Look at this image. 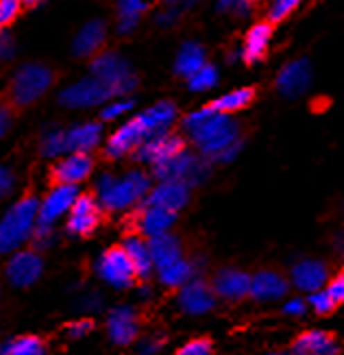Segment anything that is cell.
Masks as SVG:
<instances>
[{"instance_id":"ab89813d","label":"cell","mask_w":344,"mask_h":355,"mask_svg":"<svg viewBox=\"0 0 344 355\" xmlns=\"http://www.w3.org/2000/svg\"><path fill=\"white\" fill-rule=\"evenodd\" d=\"M13 114H15V107L5 96H0V137H3L11 129Z\"/></svg>"},{"instance_id":"d6986e66","label":"cell","mask_w":344,"mask_h":355,"mask_svg":"<svg viewBox=\"0 0 344 355\" xmlns=\"http://www.w3.org/2000/svg\"><path fill=\"white\" fill-rule=\"evenodd\" d=\"M137 148H139L137 150L139 157L157 164V162L172 159L175 155H179V153H183L185 142L179 135H153V137H148L146 144H139Z\"/></svg>"},{"instance_id":"4dcf8cb0","label":"cell","mask_w":344,"mask_h":355,"mask_svg":"<svg viewBox=\"0 0 344 355\" xmlns=\"http://www.w3.org/2000/svg\"><path fill=\"white\" fill-rule=\"evenodd\" d=\"M255 98V87H244V89H238V92H231V94H225L218 101H214L207 110L212 112H218V114H229V112H238V110H244L248 103H253Z\"/></svg>"},{"instance_id":"603a6c76","label":"cell","mask_w":344,"mask_h":355,"mask_svg":"<svg viewBox=\"0 0 344 355\" xmlns=\"http://www.w3.org/2000/svg\"><path fill=\"white\" fill-rule=\"evenodd\" d=\"M327 266L318 259H303L292 268V284L303 292L320 290L327 284Z\"/></svg>"},{"instance_id":"f6af8a7d","label":"cell","mask_w":344,"mask_h":355,"mask_svg":"<svg viewBox=\"0 0 344 355\" xmlns=\"http://www.w3.org/2000/svg\"><path fill=\"white\" fill-rule=\"evenodd\" d=\"M11 188H13V177H11V173L7 171V168L0 166V198L7 196L11 192Z\"/></svg>"},{"instance_id":"9a60e30c","label":"cell","mask_w":344,"mask_h":355,"mask_svg":"<svg viewBox=\"0 0 344 355\" xmlns=\"http://www.w3.org/2000/svg\"><path fill=\"white\" fill-rule=\"evenodd\" d=\"M177 220V211H168L162 207H148L144 205V209H139L133 216V227L137 234H142L146 238L166 234V231L175 225Z\"/></svg>"},{"instance_id":"f907efd6","label":"cell","mask_w":344,"mask_h":355,"mask_svg":"<svg viewBox=\"0 0 344 355\" xmlns=\"http://www.w3.org/2000/svg\"><path fill=\"white\" fill-rule=\"evenodd\" d=\"M266 355H286V353H277V351H275V353H266Z\"/></svg>"},{"instance_id":"f1b7e54d","label":"cell","mask_w":344,"mask_h":355,"mask_svg":"<svg viewBox=\"0 0 344 355\" xmlns=\"http://www.w3.org/2000/svg\"><path fill=\"white\" fill-rule=\"evenodd\" d=\"M270 35H273V24H268V22L255 24L251 31H248L246 44H244V57H246V61H257V59L264 57Z\"/></svg>"},{"instance_id":"52a82bcc","label":"cell","mask_w":344,"mask_h":355,"mask_svg":"<svg viewBox=\"0 0 344 355\" xmlns=\"http://www.w3.org/2000/svg\"><path fill=\"white\" fill-rule=\"evenodd\" d=\"M96 272L103 282H107L109 286L114 288H131L137 279L135 275V268L131 264L129 255L124 253L122 246H112V249H107L98 261H96Z\"/></svg>"},{"instance_id":"8d00e7d4","label":"cell","mask_w":344,"mask_h":355,"mask_svg":"<svg viewBox=\"0 0 344 355\" xmlns=\"http://www.w3.org/2000/svg\"><path fill=\"white\" fill-rule=\"evenodd\" d=\"M175 355H214V349H212V343L205 340V338H196V340L183 345Z\"/></svg>"},{"instance_id":"7bdbcfd3","label":"cell","mask_w":344,"mask_h":355,"mask_svg":"<svg viewBox=\"0 0 344 355\" xmlns=\"http://www.w3.org/2000/svg\"><path fill=\"white\" fill-rule=\"evenodd\" d=\"M92 331V320H76V322H70V325L66 327V334L70 338H74V340H79V338H85L87 334Z\"/></svg>"},{"instance_id":"1f68e13d","label":"cell","mask_w":344,"mask_h":355,"mask_svg":"<svg viewBox=\"0 0 344 355\" xmlns=\"http://www.w3.org/2000/svg\"><path fill=\"white\" fill-rule=\"evenodd\" d=\"M205 66V51L198 44H187L177 59V74L181 76H192L196 70Z\"/></svg>"},{"instance_id":"9c48e42d","label":"cell","mask_w":344,"mask_h":355,"mask_svg":"<svg viewBox=\"0 0 344 355\" xmlns=\"http://www.w3.org/2000/svg\"><path fill=\"white\" fill-rule=\"evenodd\" d=\"M44 270V261L35 251H18L7 264V279L15 288L33 286Z\"/></svg>"},{"instance_id":"f35d334b","label":"cell","mask_w":344,"mask_h":355,"mask_svg":"<svg viewBox=\"0 0 344 355\" xmlns=\"http://www.w3.org/2000/svg\"><path fill=\"white\" fill-rule=\"evenodd\" d=\"M164 345H166V338L164 336H146V338H142V343H139V355H157L162 349H164Z\"/></svg>"},{"instance_id":"ac0fdd59","label":"cell","mask_w":344,"mask_h":355,"mask_svg":"<svg viewBox=\"0 0 344 355\" xmlns=\"http://www.w3.org/2000/svg\"><path fill=\"white\" fill-rule=\"evenodd\" d=\"M286 292H288V282L275 270H261L251 277L248 297H253L255 301H261V303L277 301L281 297H286Z\"/></svg>"},{"instance_id":"f546056e","label":"cell","mask_w":344,"mask_h":355,"mask_svg":"<svg viewBox=\"0 0 344 355\" xmlns=\"http://www.w3.org/2000/svg\"><path fill=\"white\" fill-rule=\"evenodd\" d=\"M0 355H46V345L37 336H20L0 345Z\"/></svg>"},{"instance_id":"5b68a950","label":"cell","mask_w":344,"mask_h":355,"mask_svg":"<svg viewBox=\"0 0 344 355\" xmlns=\"http://www.w3.org/2000/svg\"><path fill=\"white\" fill-rule=\"evenodd\" d=\"M148 192V177L139 171L129 173L124 179L114 181L112 177H103L98 183V200L109 211L127 209Z\"/></svg>"},{"instance_id":"484cf974","label":"cell","mask_w":344,"mask_h":355,"mask_svg":"<svg viewBox=\"0 0 344 355\" xmlns=\"http://www.w3.org/2000/svg\"><path fill=\"white\" fill-rule=\"evenodd\" d=\"M105 44V24L101 20H94L81 28V33L74 40V53L79 57L96 55Z\"/></svg>"},{"instance_id":"3957f363","label":"cell","mask_w":344,"mask_h":355,"mask_svg":"<svg viewBox=\"0 0 344 355\" xmlns=\"http://www.w3.org/2000/svg\"><path fill=\"white\" fill-rule=\"evenodd\" d=\"M40 200L35 196H26L18 200L9 214L0 220V253H11L31 238L37 223Z\"/></svg>"},{"instance_id":"ffe728a7","label":"cell","mask_w":344,"mask_h":355,"mask_svg":"<svg viewBox=\"0 0 344 355\" xmlns=\"http://www.w3.org/2000/svg\"><path fill=\"white\" fill-rule=\"evenodd\" d=\"M74 198H76L74 185H57V188L51 192V196H46V200L40 205L37 220L42 225H53L61 214H66L70 209Z\"/></svg>"},{"instance_id":"2e32d148","label":"cell","mask_w":344,"mask_h":355,"mask_svg":"<svg viewBox=\"0 0 344 355\" xmlns=\"http://www.w3.org/2000/svg\"><path fill=\"white\" fill-rule=\"evenodd\" d=\"M187 198H190V192H187L185 183L164 181L162 185H157V188L148 192L146 205L148 207H162L168 211H179L187 205Z\"/></svg>"},{"instance_id":"ee69618b","label":"cell","mask_w":344,"mask_h":355,"mask_svg":"<svg viewBox=\"0 0 344 355\" xmlns=\"http://www.w3.org/2000/svg\"><path fill=\"white\" fill-rule=\"evenodd\" d=\"M307 310V303L303 299H290L286 305H284V312L290 314V316H303Z\"/></svg>"},{"instance_id":"4fadbf2b","label":"cell","mask_w":344,"mask_h":355,"mask_svg":"<svg viewBox=\"0 0 344 355\" xmlns=\"http://www.w3.org/2000/svg\"><path fill=\"white\" fill-rule=\"evenodd\" d=\"M112 96H114V92L107 85H103L98 79H83L61 94V103L68 107H92V105L105 103Z\"/></svg>"},{"instance_id":"277c9868","label":"cell","mask_w":344,"mask_h":355,"mask_svg":"<svg viewBox=\"0 0 344 355\" xmlns=\"http://www.w3.org/2000/svg\"><path fill=\"white\" fill-rule=\"evenodd\" d=\"M53 83H55L53 68L42 66V64H28L13 74L5 98L15 110H20V107L33 105L35 101H40L46 92L53 87Z\"/></svg>"},{"instance_id":"44dd1931","label":"cell","mask_w":344,"mask_h":355,"mask_svg":"<svg viewBox=\"0 0 344 355\" xmlns=\"http://www.w3.org/2000/svg\"><path fill=\"white\" fill-rule=\"evenodd\" d=\"M336 338L327 331H305L292 343V355H338Z\"/></svg>"},{"instance_id":"836d02e7","label":"cell","mask_w":344,"mask_h":355,"mask_svg":"<svg viewBox=\"0 0 344 355\" xmlns=\"http://www.w3.org/2000/svg\"><path fill=\"white\" fill-rule=\"evenodd\" d=\"M216 83V70L212 66H203L190 76V87L200 92V89H209Z\"/></svg>"},{"instance_id":"4316f807","label":"cell","mask_w":344,"mask_h":355,"mask_svg":"<svg viewBox=\"0 0 344 355\" xmlns=\"http://www.w3.org/2000/svg\"><path fill=\"white\" fill-rule=\"evenodd\" d=\"M101 137V127L98 125H83L76 127L68 133H64V150L72 153H87L98 144Z\"/></svg>"},{"instance_id":"30bf717a","label":"cell","mask_w":344,"mask_h":355,"mask_svg":"<svg viewBox=\"0 0 344 355\" xmlns=\"http://www.w3.org/2000/svg\"><path fill=\"white\" fill-rule=\"evenodd\" d=\"M179 305L185 314L190 316H200L207 314L209 310H214L216 305V295L209 284H205L203 279H192L181 286L179 292Z\"/></svg>"},{"instance_id":"74e56055","label":"cell","mask_w":344,"mask_h":355,"mask_svg":"<svg viewBox=\"0 0 344 355\" xmlns=\"http://www.w3.org/2000/svg\"><path fill=\"white\" fill-rule=\"evenodd\" d=\"M61 150H64V133L53 131L44 137V142H42L44 155H57V153H61Z\"/></svg>"},{"instance_id":"ba28073f","label":"cell","mask_w":344,"mask_h":355,"mask_svg":"<svg viewBox=\"0 0 344 355\" xmlns=\"http://www.w3.org/2000/svg\"><path fill=\"white\" fill-rule=\"evenodd\" d=\"M70 218H68V231L74 236H89L94 229L101 225L103 209L96 203V198L89 194H76L74 203L70 205Z\"/></svg>"},{"instance_id":"83f0119b","label":"cell","mask_w":344,"mask_h":355,"mask_svg":"<svg viewBox=\"0 0 344 355\" xmlns=\"http://www.w3.org/2000/svg\"><path fill=\"white\" fill-rule=\"evenodd\" d=\"M196 275V266L190 259H175L172 264L160 268V282L168 288H181L183 284H187Z\"/></svg>"},{"instance_id":"d590c367","label":"cell","mask_w":344,"mask_h":355,"mask_svg":"<svg viewBox=\"0 0 344 355\" xmlns=\"http://www.w3.org/2000/svg\"><path fill=\"white\" fill-rule=\"evenodd\" d=\"M22 9V0H0V28L9 26Z\"/></svg>"},{"instance_id":"6da1fadb","label":"cell","mask_w":344,"mask_h":355,"mask_svg":"<svg viewBox=\"0 0 344 355\" xmlns=\"http://www.w3.org/2000/svg\"><path fill=\"white\" fill-rule=\"evenodd\" d=\"M183 127L194 137L200 150L209 157L227 159L236 153L238 146V127L225 116L212 110H200L183 120Z\"/></svg>"},{"instance_id":"7c38bea8","label":"cell","mask_w":344,"mask_h":355,"mask_svg":"<svg viewBox=\"0 0 344 355\" xmlns=\"http://www.w3.org/2000/svg\"><path fill=\"white\" fill-rule=\"evenodd\" d=\"M155 175L164 181H181L185 185H190L200 179V162L192 155L179 153L172 159L155 164Z\"/></svg>"},{"instance_id":"d4e9b609","label":"cell","mask_w":344,"mask_h":355,"mask_svg":"<svg viewBox=\"0 0 344 355\" xmlns=\"http://www.w3.org/2000/svg\"><path fill=\"white\" fill-rule=\"evenodd\" d=\"M124 253L129 255L131 264L135 268L137 279H148L153 272V261H150V253H148V244L139 238V236H129L122 244Z\"/></svg>"},{"instance_id":"7dc6e473","label":"cell","mask_w":344,"mask_h":355,"mask_svg":"<svg viewBox=\"0 0 344 355\" xmlns=\"http://www.w3.org/2000/svg\"><path fill=\"white\" fill-rule=\"evenodd\" d=\"M11 49H13V46H11V40H9L7 35L0 33V59H3V57H9Z\"/></svg>"},{"instance_id":"cb8c5ba5","label":"cell","mask_w":344,"mask_h":355,"mask_svg":"<svg viewBox=\"0 0 344 355\" xmlns=\"http://www.w3.org/2000/svg\"><path fill=\"white\" fill-rule=\"evenodd\" d=\"M148 253H150V261H153V268H164L168 264H172L175 259L183 257L181 253V242L179 238L170 236L168 231L160 236H153L148 238Z\"/></svg>"},{"instance_id":"7402d4cb","label":"cell","mask_w":344,"mask_h":355,"mask_svg":"<svg viewBox=\"0 0 344 355\" xmlns=\"http://www.w3.org/2000/svg\"><path fill=\"white\" fill-rule=\"evenodd\" d=\"M309 79H311L309 64L305 59H296L281 70L277 79V87L281 89V94L294 98V96H299L301 92H305V87L309 85Z\"/></svg>"},{"instance_id":"7a4b0ae2","label":"cell","mask_w":344,"mask_h":355,"mask_svg":"<svg viewBox=\"0 0 344 355\" xmlns=\"http://www.w3.org/2000/svg\"><path fill=\"white\" fill-rule=\"evenodd\" d=\"M175 114H177V110L172 103L155 105L153 110L133 118L129 125H124L122 129H118L112 135V140H109V146H107V155L120 157V155H127V153L135 150L144 140H148V137L160 135L170 122L175 120Z\"/></svg>"},{"instance_id":"8fae6325","label":"cell","mask_w":344,"mask_h":355,"mask_svg":"<svg viewBox=\"0 0 344 355\" xmlns=\"http://www.w3.org/2000/svg\"><path fill=\"white\" fill-rule=\"evenodd\" d=\"M107 334L114 340V345L127 347L137 340L139 336V320L133 307H116L107 316Z\"/></svg>"},{"instance_id":"c3c4849f","label":"cell","mask_w":344,"mask_h":355,"mask_svg":"<svg viewBox=\"0 0 344 355\" xmlns=\"http://www.w3.org/2000/svg\"><path fill=\"white\" fill-rule=\"evenodd\" d=\"M221 5L223 7H231V9H240V5H242V0H221Z\"/></svg>"},{"instance_id":"bcb514c9","label":"cell","mask_w":344,"mask_h":355,"mask_svg":"<svg viewBox=\"0 0 344 355\" xmlns=\"http://www.w3.org/2000/svg\"><path fill=\"white\" fill-rule=\"evenodd\" d=\"M127 110H131V103H116V105L109 107V110H105V112H103V118H105V120H112V118H116V116L124 114Z\"/></svg>"},{"instance_id":"60d3db41","label":"cell","mask_w":344,"mask_h":355,"mask_svg":"<svg viewBox=\"0 0 344 355\" xmlns=\"http://www.w3.org/2000/svg\"><path fill=\"white\" fill-rule=\"evenodd\" d=\"M296 3L299 0H275V5H273V11H270V22H279V20H284L286 15L296 7Z\"/></svg>"},{"instance_id":"d6a6232c","label":"cell","mask_w":344,"mask_h":355,"mask_svg":"<svg viewBox=\"0 0 344 355\" xmlns=\"http://www.w3.org/2000/svg\"><path fill=\"white\" fill-rule=\"evenodd\" d=\"M144 9H146L144 0H120V13H122V22H124L122 28L127 31Z\"/></svg>"},{"instance_id":"8992f818","label":"cell","mask_w":344,"mask_h":355,"mask_svg":"<svg viewBox=\"0 0 344 355\" xmlns=\"http://www.w3.org/2000/svg\"><path fill=\"white\" fill-rule=\"evenodd\" d=\"M94 79H98L103 85H107L114 94H124L135 85V76L131 72V66L120 55L103 53L92 61Z\"/></svg>"},{"instance_id":"5bb4252c","label":"cell","mask_w":344,"mask_h":355,"mask_svg":"<svg viewBox=\"0 0 344 355\" xmlns=\"http://www.w3.org/2000/svg\"><path fill=\"white\" fill-rule=\"evenodd\" d=\"M248 288H251V275L236 268H223L214 277L212 290L225 301H242L248 297Z\"/></svg>"},{"instance_id":"e0dca14e","label":"cell","mask_w":344,"mask_h":355,"mask_svg":"<svg viewBox=\"0 0 344 355\" xmlns=\"http://www.w3.org/2000/svg\"><path fill=\"white\" fill-rule=\"evenodd\" d=\"M92 173V157L87 153H74V155L59 162L51 171V181L55 185H74L83 181Z\"/></svg>"},{"instance_id":"b9f144b4","label":"cell","mask_w":344,"mask_h":355,"mask_svg":"<svg viewBox=\"0 0 344 355\" xmlns=\"http://www.w3.org/2000/svg\"><path fill=\"white\" fill-rule=\"evenodd\" d=\"M325 290H327V295L332 297V301H334L336 305H340V303L344 301V277H342V275L334 277L332 284L327 286Z\"/></svg>"},{"instance_id":"e575fe53","label":"cell","mask_w":344,"mask_h":355,"mask_svg":"<svg viewBox=\"0 0 344 355\" xmlns=\"http://www.w3.org/2000/svg\"><path fill=\"white\" fill-rule=\"evenodd\" d=\"M309 307L314 310L316 314H329V312H334V307H336V303L332 301V297L327 295V290H314L309 295Z\"/></svg>"},{"instance_id":"681fc988","label":"cell","mask_w":344,"mask_h":355,"mask_svg":"<svg viewBox=\"0 0 344 355\" xmlns=\"http://www.w3.org/2000/svg\"><path fill=\"white\" fill-rule=\"evenodd\" d=\"M40 3V0H22V5H26V7H35Z\"/></svg>"}]
</instances>
